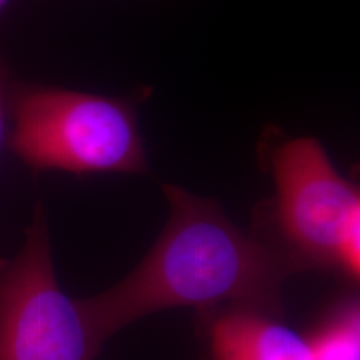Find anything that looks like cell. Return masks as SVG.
Masks as SVG:
<instances>
[{
	"label": "cell",
	"mask_w": 360,
	"mask_h": 360,
	"mask_svg": "<svg viewBox=\"0 0 360 360\" xmlns=\"http://www.w3.org/2000/svg\"><path fill=\"white\" fill-rule=\"evenodd\" d=\"M171 215L129 276L77 299L96 343L131 323L174 307L229 304L279 316L284 279L300 269L285 251L239 230L214 202L165 186Z\"/></svg>",
	"instance_id": "6da1fadb"
},
{
	"label": "cell",
	"mask_w": 360,
	"mask_h": 360,
	"mask_svg": "<svg viewBox=\"0 0 360 360\" xmlns=\"http://www.w3.org/2000/svg\"><path fill=\"white\" fill-rule=\"evenodd\" d=\"M8 148L35 172L146 174L147 156L129 99L16 84L7 98Z\"/></svg>",
	"instance_id": "7a4b0ae2"
},
{
	"label": "cell",
	"mask_w": 360,
	"mask_h": 360,
	"mask_svg": "<svg viewBox=\"0 0 360 360\" xmlns=\"http://www.w3.org/2000/svg\"><path fill=\"white\" fill-rule=\"evenodd\" d=\"M276 219L287 254L300 269L360 271V196L314 138L282 143L271 154Z\"/></svg>",
	"instance_id": "3957f363"
},
{
	"label": "cell",
	"mask_w": 360,
	"mask_h": 360,
	"mask_svg": "<svg viewBox=\"0 0 360 360\" xmlns=\"http://www.w3.org/2000/svg\"><path fill=\"white\" fill-rule=\"evenodd\" d=\"M99 351L77 299L58 283L38 206L20 252L0 259V360H96Z\"/></svg>",
	"instance_id": "277c9868"
},
{
	"label": "cell",
	"mask_w": 360,
	"mask_h": 360,
	"mask_svg": "<svg viewBox=\"0 0 360 360\" xmlns=\"http://www.w3.org/2000/svg\"><path fill=\"white\" fill-rule=\"evenodd\" d=\"M212 360H311L307 338L278 321L276 315L227 307L211 324Z\"/></svg>",
	"instance_id": "5b68a950"
},
{
	"label": "cell",
	"mask_w": 360,
	"mask_h": 360,
	"mask_svg": "<svg viewBox=\"0 0 360 360\" xmlns=\"http://www.w3.org/2000/svg\"><path fill=\"white\" fill-rule=\"evenodd\" d=\"M311 360H360V312L355 302L335 311L307 338Z\"/></svg>",
	"instance_id": "8992f818"
},
{
	"label": "cell",
	"mask_w": 360,
	"mask_h": 360,
	"mask_svg": "<svg viewBox=\"0 0 360 360\" xmlns=\"http://www.w3.org/2000/svg\"><path fill=\"white\" fill-rule=\"evenodd\" d=\"M8 86H7V77L4 72V68L0 63V146L4 138L6 131V119L8 116L7 108V98H8Z\"/></svg>",
	"instance_id": "52a82bcc"
},
{
	"label": "cell",
	"mask_w": 360,
	"mask_h": 360,
	"mask_svg": "<svg viewBox=\"0 0 360 360\" xmlns=\"http://www.w3.org/2000/svg\"><path fill=\"white\" fill-rule=\"evenodd\" d=\"M10 0H0V13L3 11V8L7 6V3H8Z\"/></svg>",
	"instance_id": "ba28073f"
}]
</instances>
